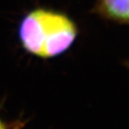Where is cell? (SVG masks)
I'll return each mask as SVG.
<instances>
[{
    "label": "cell",
    "mask_w": 129,
    "mask_h": 129,
    "mask_svg": "<svg viewBox=\"0 0 129 129\" xmlns=\"http://www.w3.org/2000/svg\"><path fill=\"white\" fill-rule=\"evenodd\" d=\"M127 66H128V67H129V61L127 62Z\"/></svg>",
    "instance_id": "277c9868"
},
{
    "label": "cell",
    "mask_w": 129,
    "mask_h": 129,
    "mask_svg": "<svg viewBox=\"0 0 129 129\" xmlns=\"http://www.w3.org/2000/svg\"><path fill=\"white\" fill-rule=\"evenodd\" d=\"M93 12L107 20L129 24V0H97Z\"/></svg>",
    "instance_id": "7a4b0ae2"
},
{
    "label": "cell",
    "mask_w": 129,
    "mask_h": 129,
    "mask_svg": "<svg viewBox=\"0 0 129 129\" xmlns=\"http://www.w3.org/2000/svg\"><path fill=\"white\" fill-rule=\"evenodd\" d=\"M17 33L21 46L27 53L48 59L70 48L78 35V28L67 14L37 7L22 17Z\"/></svg>",
    "instance_id": "6da1fadb"
},
{
    "label": "cell",
    "mask_w": 129,
    "mask_h": 129,
    "mask_svg": "<svg viewBox=\"0 0 129 129\" xmlns=\"http://www.w3.org/2000/svg\"><path fill=\"white\" fill-rule=\"evenodd\" d=\"M22 122H13L7 123L0 117V129H21Z\"/></svg>",
    "instance_id": "3957f363"
}]
</instances>
